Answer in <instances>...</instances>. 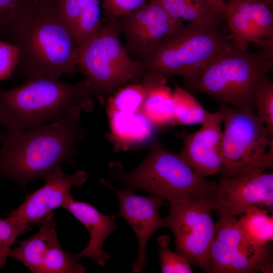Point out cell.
<instances>
[{"instance_id": "4316f807", "label": "cell", "mask_w": 273, "mask_h": 273, "mask_svg": "<svg viewBox=\"0 0 273 273\" xmlns=\"http://www.w3.org/2000/svg\"><path fill=\"white\" fill-rule=\"evenodd\" d=\"M253 101L257 116L273 134V83L268 76L257 85Z\"/></svg>"}, {"instance_id": "2e32d148", "label": "cell", "mask_w": 273, "mask_h": 273, "mask_svg": "<svg viewBox=\"0 0 273 273\" xmlns=\"http://www.w3.org/2000/svg\"><path fill=\"white\" fill-rule=\"evenodd\" d=\"M224 114L221 108L209 113L200 128L185 136L179 153L182 160L200 175L219 173L222 165L221 156L222 124Z\"/></svg>"}, {"instance_id": "d6a6232c", "label": "cell", "mask_w": 273, "mask_h": 273, "mask_svg": "<svg viewBox=\"0 0 273 273\" xmlns=\"http://www.w3.org/2000/svg\"><path fill=\"white\" fill-rule=\"evenodd\" d=\"M19 59V51L14 44L0 39V81L13 80Z\"/></svg>"}, {"instance_id": "4fadbf2b", "label": "cell", "mask_w": 273, "mask_h": 273, "mask_svg": "<svg viewBox=\"0 0 273 273\" xmlns=\"http://www.w3.org/2000/svg\"><path fill=\"white\" fill-rule=\"evenodd\" d=\"M213 196L218 215L234 217L252 206L273 204V173L254 174L222 177L216 183Z\"/></svg>"}, {"instance_id": "8fae6325", "label": "cell", "mask_w": 273, "mask_h": 273, "mask_svg": "<svg viewBox=\"0 0 273 273\" xmlns=\"http://www.w3.org/2000/svg\"><path fill=\"white\" fill-rule=\"evenodd\" d=\"M38 232L20 245L10 249L8 256L18 260L34 273H83L86 268L61 248L54 216L51 213L41 220Z\"/></svg>"}, {"instance_id": "8992f818", "label": "cell", "mask_w": 273, "mask_h": 273, "mask_svg": "<svg viewBox=\"0 0 273 273\" xmlns=\"http://www.w3.org/2000/svg\"><path fill=\"white\" fill-rule=\"evenodd\" d=\"M118 19H105L99 31L78 47L77 69L94 96L103 98L141 81L148 71L120 39Z\"/></svg>"}, {"instance_id": "44dd1931", "label": "cell", "mask_w": 273, "mask_h": 273, "mask_svg": "<svg viewBox=\"0 0 273 273\" xmlns=\"http://www.w3.org/2000/svg\"><path fill=\"white\" fill-rule=\"evenodd\" d=\"M174 19L218 26L223 18L207 0H156Z\"/></svg>"}, {"instance_id": "cb8c5ba5", "label": "cell", "mask_w": 273, "mask_h": 273, "mask_svg": "<svg viewBox=\"0 0 273 273\" xmlns=\"http://www.w3.org/2000/svg\"><path fill=\"white\" fill-rule=\"evenodd\" d=\"M174 103V123L180 125L201 124L209 113L184 88L176 85L172 92Z\"/></svg>"}, {"instance_id": "7402d4cb", "label": "cell", "mask_w": 273, "mask_h": 273, "mask_svg": "<svg viewBox=\"0 0 273 273\" xmlns=\"http://www.w3.org/2000/svg\"><path fill=\"white\" fill-rule=\"evenodd\" d=\"M166 83H161L150 92L140 111L158 127L174 123L172 92Z\"/></svg>"}, {"instance_id": "9a60e30c", "label": "cell", "mask_w": 273, "mask_h": 273, "mask_svg": "<svg viewBox=\"0 0 273 273\" xmlns=\"http://www.w3.org/2000/svg\"><path fill=\"white\" fill-rule=\"evenodd\" d=\"M271 6L257 0H230L225 3L223 18L234 40L248 46L273 49V14Z\"/></svg>"}, {"instance_id": "836d02e7", "label": "cell", "mask_w": 273, "mask_h": 273, "mask_svg": "<svg viewBox=\"0 0 273 273\" xmlns=\"http://www.w3.org/2000/svg\"><path fill=\"white\" fill-rule=\"evenodd\" d=\"M223 17V12L225 6L224 0H207Z\"/></svg>"}, {"instance_id": "e0dca14e", "label": "cell", "mask_w": 273, "mask_h": 273, "mask_svg": "<svg viewBox=\"0 0 273 273\" xmlns=\"http://www.w3.org/2000/svg\"><path fill=\"white\" fill-rule=\"evenodd\" d=\"M87 229L90 240L82 251L73 254L78 261L82 258L93 259L96 265H105L110 258L109 253L103 249L107 237L118 226L114 221L115 214L107 216L99 212L90 204L71 199L64 207Z\"/></svg>"}, {"instance_id": "3957f363", "label": "cell", "mask_w": 273, "mask_h": 273, "mask_svg": "<svg viewBox=\"0 0 273 273\" xmlns=\"http://www.w3.org/2000/svg\"><path fill=\"white\" fill-rule=\"evenodd\" d=\"M10 43L19 51L14 74L59 79L77 69V47L50 5L37 3L17 22Z\"/></svg>"}, {"instance_id": "d590c367", "label": "cell", "mask_w": 273, "mask_h": 273, "mask_svg": "<svg viewBox=\"0 0 273 273\" xmlns=\"http://www.w3.org/2000/svg\"><path fill=\"white\" fill-rule=\"evenodd\" d=\"M51 0H36L37 2L40 4L49 5Z\"/></svg>"}, {"instance_id": "ffe728a7", "label": "cell", "mask_w": 273, "mask_h": 273, "mask_svg": "<svg viewBox=\"0 0 273 273\" xmlns=\"http://www.w3.org/2000/svg\"><path fill=\"white\" fill-rule=\"evenodd\" d=\"M166 81V76L148 70L141 81L122 87L109 98L107 105L108 115L115 112H140L150 92L157 85Z\"/></svg>"}, {"instance_id": "d6986e66", "label": "cell", "mask_w": 273, "mask_h": 273, "mask_svg": "<svg viewBox=\"0 0 273 273\" xmlns=\"http://www.w3.org/2000/svg\"><path fill=\"white\" fill-rule=\"evenodd\" d=\"M214 238L228 245L232 249L233 262L240 258H248L261 263L269 262L270 251L267 246L253 243L241 228L237 217L218 215Z\"/></svg>"}, {"instance_id": "52a82bcc", "label": "cell", "mask_w": 273, "mask_h": 273, "mask_svg": "<svg viewBox=\"0 0 273 273\" xmlns=\"http://www.w3.org/2000/svg\"><path fill=\"white\" fill-rule=\"evenodd\" d=\"M224 114L221 140L222 177L265 171L273 165V134L257 116L254 105L230 107Z\"/></svg>"}, {"instance_id": "8d00e7d4", "label": "cell", "mask_w": 273, "mask_h": 273, "mask_svg": "<svg viewBox=\"0 0 273 273\" xmlns=\"http://www.w3.org/2000/svg\"><path fill=\"white\" fill-rule=\"evenodd\" d=\"M1 122V119H0V123ZM2 136H3V134H1V131H0V140H2Z\"/></svg>"}, {"instance_id": "30bf717a", "label": "cell", "mask_w": 273, "mask_h": 273, "mask_svg": "<svg viewBox=\"0 0 273 273\" xmlns=\"http://www.w3.org/2000/svg\"><path fill=\"white\" fill-rule=\"evenodd\" d=\"M118 19L125 47L134 60L145 63L159 43L184 24L172 17L156 0Z\"/></svg>"}, {"instance_id": "f1b7e54d", "label": "cell", "mask_w": 273, "mask_h": 273, "mask_svg": "<svg viewBox=\"0 0 273 273\" xmlns=\"http://www.w3.org/2000/svg\"><path fill=\"white\" fill-rule=\"evenodd\" d=\"M157 241L160 246L158 251L161 272L163 273H192L191 263L183 256L171 251L168 245L170 238L168 235L160 236Z\"/></svg>"}, {"instance_id": "9c48e42d", "label": "cell", "mask_w": 273, "mask_h": 273, "mask_svg": "<svg viewBox=\"0 0 273 273\" xmlns=\"http://www.w3.org/2000/svg\"><path fill=\"white\" fill-rule=\"evenodd\" d=\"M213 194L196 197L185 203L169 202L166 216L174 236L176 252L196 267L201 268L214 239L216 223Z\"/></svg>"}, {"instance_id": "603a6c76", "label": "cell", "mask_w": 273, "mask_h": 273, "mask_svg": "<svg viewBox=\"0 0 273 273\" xmlns=\"http://www.w3.org/2000/svg\"><path fill=\"white\" fill-rule=\"evenodd\" d=\"M239 224L253 243L264 246L273 239V218L266 210L252 206L238 218Z\"/></svg>"}, {"instance_id": "ac0fdd59", "label": "cell", "mask_w": 273, "mask_h": 273, "mask_svg": "<svg viewBox=\"0 0 273 273\" xmlns=\"http://www.w3.org/2000/svg\"><path fill=\"white\" fill-rule=\"evenodd\" d=\"M108 116L109 138L117 151L125 150L149 140L158 127L140 112H115Z\"/></svg>"}, {"instance_id": "277c9868", "label": "cell", "mask_w": 273, "mask_h": 273, "mask_svg": "<svg viewBox=\"0 0 273 273\" xmlns=\"http://www.w3.org/2000/svg\"><path fill=\"white\" fill-rule=\"evenodd\" d=\"M273 50L252 52L233 39L201 67L183 77L185 89L239 107L254 105L258 84L273 69Z\"/></svg>"}, {"instance_id": "7a4b0ae2", "label": "cell", "mask_w": 273, "mask_h": 273, "mask_svg": "<svg viewBox=\"0 0 273 273\" xmlns=\"http://www.w3.org/2000/svg\"><path fill=\"white\" fill-rule=\"evenodd\" d=\"M83 80L70 84L46 76L27 78L16 87L0 88V119L9 129L25 130L78 117L94 108Z\"/></svg>"}, {"instance_id": "5b68a950", "label": "cell", "mask_w": 273, "mask_h": 273, "mask_svg": "<svg viewBox=\"0 0 273 273\" xmlns=\"http://www.w3.org/2000/svg\"><path fill=\"white\" fill-rule=\"evenodd\" d=\"M109 168L114 178L122 182L126 189L144 190L169 202L185 203L213 194L216 184L195 171L179 154L166 150L159 143L152 144L148 155L132 170L124 172L119 162H111Z\"/></svg>"}, {"instance_id": "1f68e13d", "label": "cell", "mask_w": 273, "mask_h": 273, "mask_svg": "<svg viewBox=\"0 0 273 273\" xmlns=\"http://www.w3.org/2000/svg\"><path fill=\"white\" fill-rule=\"evenodd\" d=\"M147 0H102L105 19H119L138 10Z\"/></svg>"}, {"instance_id": "d4e9b609", "label": "cell", "mask_w": 273, "mask_h": 273, "mask_svg": "<svg viewBox=\"0 0 273 273\" xmlns=\"http://www.w3.org/2000/svg\"><path fill=\"white\" fill-rule=\"evenodd\" d=\"M80 16L75 42L78 47L97 33L102 27L101 0H78Z\"/></svg>"}, {"instance_id": "ba28073f", "label": "cell", "mask_w": 273, "mask_h": 273, "mask_svg": "<svg viewBox=\"0 0 273 273\" xmlns=\"http://www.w3.org/2000/svg\"><path fill=\"white\" fill-rule=\"evenodd\" d=\"M232 39L218 26L189 23L164 38L144 63L148 70L183 77L209 62Z\"/></svg>"}, {"instance_id": "484cf974", "label": "cell", "mask_w": 273, "mask_h": 273, "mask_svg": "<svg viewBox=\"0 0 273 273\" xmlns=\"http://www.w3.org/2000/svg\"><path fill=\"white\" fill-rule=\"evenodd\" d=\"M36 3V0H0L1 39L10 42L17 22Z\"/></svg>"}, {"instance_id": "f546056e", "label": "cell", "mask_w": 273, "mask_h": 273, "mask_svg": "<svg viewBox=\"0 0 273 273\" xmlns=\"http://www.w3.org/2000/svg\"><path fill=\"white\" fill-rule=\"evenodd\" d=\"M49 5L75 41L80 16V8L78 0H51Z\"/></svg>"}, {"instance_id": "6da1fadb", "label": "cell", "mask_w": 273, "mask_h": 273, "mask_svg": "<svg viewBox=\"0 0 273 273\" xmlns=\"http://www.w3.org/2000/svg\"><path fill=\"white\" fill-rule=\"evenodd\" d=\"M79 117L28 130L8 129L0 149V176L21 184L45 179L64 162L72 165L75 143L85 138Z\"/></svg>"}, {"instance_id": "83f0119b", "label": "cell", "mask_w": 273, "mask_h": 273, "mask_svg": "<svg viewBox=\"0 0 273 273\" xmlns=\"http://www.w3.org/2000/svg\"><path fill=\"white\" fill-rule=\"evenodd\" d=\"M233 251L225 243L214 238L201 267L211 273H232Z\"/></svg>"}, {"instance_id": "4dcf8cb0", "label": "cell", "mask_w": 273, "mask_h": 273, "mask_svg": "<svg viewBox=\"0 0 273 273\" xmlns=\"http://www.w3.org/2000/svg\"><path fill=\"white\" fill-rule=\"evenodd\" d=\"M31 230L30 224H17L0 218V268H3L11 247L18 237Z\"/></svg>"}, {"instance_id": "e575fe53", "label": "cell", "mask_w": 273, "mask_h": 273, "mask_svg": "<svg viewBox=\"0 0 273 273\" xmlns=\"http://www.w3.org/2000/svg\"><path fill=\"white\" fill-rule=\"evenodd\" d=\"M229 1H230V0H224V2L225 3V4L227 2ZM257 1L262 2L264 3H266V4H268V5L271 6H272L273 0H257Z\"/></svg>"}, {"instance_id": "7c38bea8", "label": "cell", "mask_w": 273, "mask_h": 273, "mask_svg": "<svg viewBox=\"0 0 273 273\" xmlns=\"http://www.w3.org/2000/svg\"><path fill=\"white\" fill-rule=\"evenodd\" d=\"M100 181L110 189L116 195L119 204V210L115 216L125 219L134 232L139 243V252L132 269L139 272L147 264L146 250L151 236L162 228H167L166 217H161L160 207L164 204V199L150 194L138 195L134 191L116 189L108 180L100 178Z\"/></svg>"}, {"instance_id": "5bb4252c", "label": "cell", "mask_w": 273, "mask_h": 273, "mask_svg": "<svg viewBox=\"0 0 273 273\" xmlns=\"http://www.w3.org/2000/svg\"><path fill=\"white\" fill-rule=\"evenodd\" d=\"M87 179L83 170L67 175L59 166L44 179L46 183L42 187L28 195L23 203L10 212L7 219L17 224H40L52 210L63 207L73 198L70 194L72 186L81 187Z\"/></svg>"}]
</instances>
